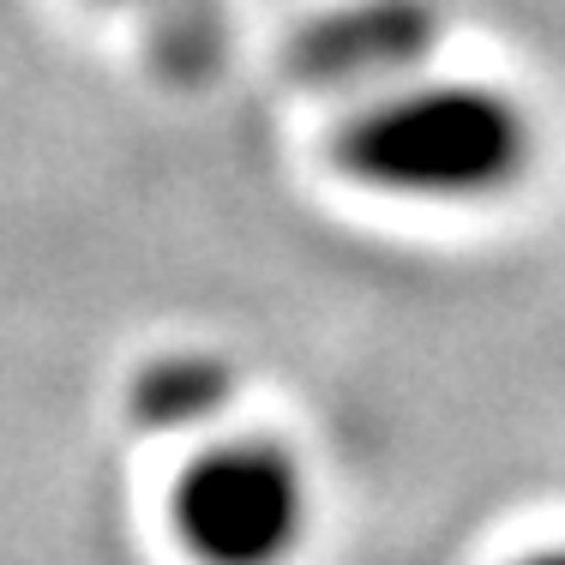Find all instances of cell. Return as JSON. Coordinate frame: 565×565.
Returning <instances> with one entry per match:
<instances>
[{
    "label": "cell",
    "mask_w": 565,
    "mask_h": 565,
    "mask_svg": "<svg viewBox=\"0 0 565 565\" xmlns=\"http://www.w3.org/2000/svg\"><path fill=\"white\" fill-rule=\"evenodd\" d=\"M439 43L434 0H355L295 43V73L313 85H367L422 66Z\"/></svg>",
    "instance_id": "obj_3"
},
{
    "label": "cell",
    "mask_w": 565,
    "mask_h": 565,
    "mask_svg": "<svg viewBox=\"0 0 565 565\" xmlns=\"http://www.w3.org/2000/svg\"><path fill=\"white\" fill-rule=\"evenodd\" d=\"M518 565H565V547H535V554H523Z\"/></svg>",
    "instance_id": "obj_5"
},
{
    "label": "cell",
    "mask_w": 565,
    "mask_h": 565,
    "mask_svg": "<svg viewBox=\"0 0 565 565\" xmlns=\"http://www.w3.org/2000/svg\"><path fill=\"white\" fill-rule=\"evenodd\" d=\"M174 535L199 565H282L307 535V476L277 439H223L174 488Z\"/></svg>",
    "instance_id": "obj_2"
},
{
    "label": "cell",
    "mask_w": 565,
    "mask_h": 565,
    "mask_svg": "<svg viewBox=\"0 0 565 565\" xmlns=\"http://www.w3.org/2000/svg\"><path fill=\"white\" fill-rule=\"evenodd\" d=\"M530 120L488 85H415L338 132V163L403 199H493L530 169Z\"/></svg>",
    "instance_id": "obj_1"
},
{
    "label": "cell",
    "mask_w": 565,
    "mask_h": 565,
    "mask_svg": "<svg viewBox=\"0 0 565 565\" xmlns=\"http://www.w3.org/2000/svg\"><path fill=\"white\" fill-rule=\"evenodd\" d=\"M127 403L145 434H193L235 403V367L205 349H174V355L145 361Z\"/></svg>",
    "instance_id": "obj_4"
}]
</instances>
